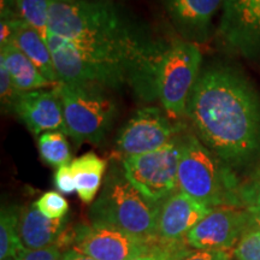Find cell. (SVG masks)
Masks as SVG:
<instances>
[{
	"label": "cell",
	"instance_id": "obj_28",
	"mask_svg": "<svg viewBox=\"0 0 260 260\" xmlns=\"http://www.w3.org/2000/svg\"><path fill=\"white\" fill-rule=\"evenodd\" d=\"M54 184L57 189L63 194H71L76 191L70 164L57 169L56 175H54Z\"/></svg>",
	"mask_w": 260,
	"mask_h": 260
},
{
	"label": "cell",
	"instance_id": "obj_13",
	"mask_svg": "<svg viewBox=\"0 0 260 260\" xmlns=\"http://www.w3.org/2000/svg\"><path fill=\"white\" fill-rule=\"evenodd\" d=\"M224 0H162L172 25L183 40L198 44L209 40L212 21Z\"/></svg>",
	"mask_w": 260,
	"mask_h": 260
},
{
	"label": "cell",
	"instance_id": "obj_30",
	"mask_svg": "<svg viewBox=\"0 0 260 260\" xmlns=\"http://www.w3.org/2000/svg\"><path fill=\"white\" fill-rule=\"evenodd\" d=\"M0 15L2 19L18 18L16 0H0Z\"/></svg>",
	"mask_w": 260,
	"mask_h": 260
},
{
	"label": "cell",
	"instance_id": "obj_21",
	"mask_svg": "<svg viewBox=\"0 0 260 260\" xmlns=\"http://www.w3.org/2000/svg\"><path fill=\"white\" fill-rule=\"evenodd\" d=\"M51 0H16L19 18L37 29L45 40L48 37Z\"/></svg>",
	"mask_w": 260,
	"mask_h": 260
},
{
	"label": "cell",
	"instance_id": "obj_19",
	"mask_svg": "<svg viewBox=\"0 0 260 260\" xmlns=\"http://www.w3.org/2000/svg\"><path fill=\"white\" fill-rule=\"evenodd\" d=\"M22 207L8 205L2 207L0 213V259L16 256L24 248L18 235V223Z\"/></svg>",
	"mask_w": 260,
	"mask_h": 260
},
{
	"label": "cell",
	"instance_id": "obj_7",
	"mask_svg": "<svg viewBox=\"0 0 260 260\" xmlns=\"http://www.w3.org/2000/svg\"><path fill=\"white\" fill-rule=\"evenodd\" d=\"M181 136L148 153L122 158L125 176L136 189L155 203H162L178 190Z\"/></svg>",
	"mask_w": 260,
	"mask_h": 260
},
{
	"label": "cell",
	"instance_id": "obj_31",
	"mask_svg": "<svg viewBox=\"0 0 260 260\" xmlns=\"http://www.w3.org/2000/svg\"><path fill=\"white\" fill-rule=\"evenodd\" d=\"M248 230L260 232V206H251L246 209Z\"/></svg>",
	"mask_w": 260,
	"mask_h": 260
},
{
	"label": "cell",
	"instance_id": "obj_17",
	"mask_svg": "<svg viewBox=\"0 0 260 260\" xmlns=\"http://www.w3.org/2000/svg\"><path fill=\"white\" fill-rule=\"evenodd\" d=\"M0 63L5 65L12 82L21 93L45 89L52 84L23 52L11 42L0 47Z\"/></svg>",
	"mask_w": 260,
	"mask_h": 260
},
{
	"label": "cell",
	"instance_id": "obj_27",
	"mask_svg": "<svg viewBox=\"0 0 260 260\" xmlns=\"http://www.w3.org/2000/svg\"><path fill=\"white\" fill-rule=\"evenodd\" d=\"M64 249L58 245H53L41 249L22 248L15 258L17 260H60Z\"/></svg>",
	"mask_w": 260,
	"mask_h": 260
},
{
	"label": "cell",
	"instance_id": "obj_25",
	"mask_svg": "<svg viewBox=\"0 0 260 260\" xmlns=\"http://www.w3.org/2000/svg\"><path fill=\"white\" fill-rule=\"evenodd\" d=\"M233 255L236 260H260V232L247 230L234 248Z\"/></svg>",
	"mask_w": 260,
	"mask_h": 260
},
{
	"label": "cell",
	"instance_id": "obj_20",
	"mask_svg": "<svg viewBox=\"0 0 260 260\" xmlns=\"http://www.w3.org/2000/svg\"><path fill=\"white\" fill-rule=\"evenodd\" d=\"M38 148L42 160L51 167L60 168L73 161L67 134L63 132L42 133L38 139Z\"/></svg>",
	"mask_w": 260,
	"mask_h": 260
},
{
	"label": "cell",
	"instance_id": "obj_15",
	"mask_svg": "<svg viewBox=\"0 0 260 260\" xmlns=\"http://www.w3.org/2000/svg\"><path fill=\"white\" fill-rule=\"evenodd\" d=\"M67 230V219H51L44 216L34 204L23 206L18 223V235L27 249H41L58 245Z\"/></svg>",
	"mask_w": 260,
	"mask_h": 260
},
{
	"label": "cell",
	"instance_id": "obj_33",
	"mask_svg": "<svg viewBox=\"0 0 260 260\" xmlns=\"http://www.w3.org/2000/svg\"><path fill=\"white\" fill-rule=\"evenodd\" d=\"M2 260H17L15 258V256H10V258H5V259H2Z\"/></svg>",
	"mask_w": 260,
	"mask_h": 260
},
{
	"label": "cell",
	"instance_id": "obj_24",
	"mask_svg": "<svg viewBox=\"0 0 260 260\" xmlns=\"http://www.w3.org/2000/svg\"><path fill=\"white\" fill-rule=\"evenodd\" d=\"M240 203L243 209L260 206V158L246 181L240 186Z\"/></svg>",
	"mask_w": 260,
	"mask_h": 260
},
{
	"label": "cell",
	"instance_id": "obj_8",
	"mask_svg": "<svg viewBox=\"0 0 260 260\" xmlns=\"http://www.w3.org/2000/svg\"><path fill=\"white\" fill-rule=\"evenodd\" d=\"M181 130V125L174 124L167 112L158 107H144L122 128L116 140V151L121 159L153 152L177 138Z\"/></svg>",
	"mask_w": 260,
	"mask_h": 260
},
{
	"label": "cell",
	"instance_id": "obj_11",
	"mask_svg": "<svg viewBox=\"0 0 260 260\" xmlns=\"http://www.w3.org/2000/svg\"><path fill=\"white\" fill-rule=\"evenodd\" d=\"M218 34L230 50L248 58L260 54V0H224Z\"/></svg>",
	"mask_w": 260,
	"mask_h": 260
},
{
	"label": "cell",
	"instance_id": "obj_12",
	"mask_svg": "<svg viewBox=\"0 0 260 260\" xmlns=\"http://www.w3.org/2000/svg\"><path fill=\"white\" fill-rule=\"evenodd\" d=\"M212 210L213 207L178 189L161 203L158 239L167 242L186 241L188 233Z\"/></svg>",
	"mask_w": 260,
	"mask_h": 260
},
{
	"label": "cell",
	"instance_id": "obj_10",
	"mask_svg": "<svg viewBox=\"0 0 260 260\" xmlns=\"http://www.w3.org/2000/svg\"><path fill=\"white\" fill-rule=\"evenodd\" d=\"M247 230L248 223L246 209L213 207L188 233L186 241L193 249L233 252Z\"/></svg>",
	"mask_w": 260,
	"mask_h": 260
},
{
	"label": "cell",
	"instance_id": "obj_26",
	"mask_svg": "<svg viewBox=\"0 0 260 260\" xmlns=\"http://www.w3.org/2000/svg\"><path fill=\"white\" fill-rule=\"evenodd\" d=\"M21 94L22 93L16 88L12 82L11 76H10L5 65L0 63V102H2L3 112H14L15 105Z\"/></svg>",
	"mask_w": 260,
	"mask_h": 260
},
{
	"label": "cell",
	"instance_id": "obj_6",
	"mask_svg": "<svg viewBox=\"0 0 260 260\" xmlns=\"http://www.w3.org/2000/svg\"><path fill=\"white\" fill-rule=\"evenodd\" d=\"M203 54L197 44L174 40L164 52L157 74V98L172 119L186 116L187 105L201 74Z\"/></svg>",
	"mask_w": 260,
	"mask_h": 260
},
{
	"label": "cell",
	"instance_id": "obj_22",
	"mask_svg": "<svg viewBox=\"0 0 260 260\" xmlns=\"http://www.w3.org/2000/svg\"><path fill=\"white\" fill-rule=\"evenodd\" d=\"M191 252L193 248H190L187 241L167 242L159 240L152 245L147 253L134 260H184Z\"/></svg>",
	"mask_w": 260,
	"mask_h": 260
},
{
	"label": "cell",
	"instance_id": "obj_5",
	"mask_svg": "<svg viewBox=\"0 0 260 260\" xmlns=\"http://www.w3.org/2000/svg\"><path fill=\"white\" fill-rule=\"evenodd\" d=\"M56 89L63 104L65 134L76 144H100L117 116V106L107 90L71 83H59Z\"/></svg>",
	"mask_w": 260,
	"mask_h": 260
},
{
	"label": "cell",
	"instance_id": "obj_29",
	"mask_svg": "<svg viewBox=\"0 0 260 260\" xmlns=\"http://www.w3.org/2000/svg\"><path fill=\"white\" fill-rule=\"evenodd\" d=\"M233 256V252L193 249V252L184 260H232Z\"/></svg>",
	"mask_w": 260,
	"mask_h": 260
},
{
	"label": "cell",
	"instance_id": "obj_9",
	"mask_svg": "<svg viewBox=\"0 0 260 260\" xmlns=\"http://www.w3.org/2000/svg\"><path fill=\"white\" fill-rule=\"evenodd\" d=\"M153 243L100 224H80L74 228L73 247L95 260H134L147 253Z\"/></svg>",
	"mask_w": 260,
	"mask_h": 260
},
{
	"label": "cell",
	"instance_id": "obj_4",
	"mask_svg": "<svg viewBox=\"0 0 260 260\" xmlns=\"http://www.w3.org/2000/svg\"><path fill=\"white\" fill-rule=\"evenodd\" d=\"M178 189L210 207H243L241 182L233 168L205 146L195 134L181 136Z\"/></svg>",
	"mask_w": 260,
	"mask_h": 260
},
{
	"label": "cell",
	"instance_id": "obj_1",
	"mask_svg": "<svg viewBox=\"0 0 260 260\" xmlns=\"http://www.w3.org/2000/svg\"><path fill=\"white\" fill-rule=\"evenodd\" d=\"M47 44L60 83L129 87L142 100L157 98L159 64L169 45L110 0H51Z\"/></svg>",
	"mask_w": 260,
	"mask_h": 260
},
{
	"label": "cell",
	"instance_id": "obj_32",
	"mask_svg": "<svg viewBox=\"0 0 260 260\" xmlns=\"http://www.w3.org/2000/svg\"><path fill=\"white\" fill-rule=\"evenodd\" d=\"M60 260H95L90 258L89 255L84 254L81 251H79L75 247H69L63 252V255H61Z\"/></svg>",
	"mask_w": 260,
	"mask_h": 260
},
{
	"label": "cell",
	"instance_id": "obj_2",
	"mask_svg": "<svg viewBox=\"0 0 260 260\" xmlns=\"http://www.w3.org/2000/svg\"><path fill=\"white\" fill-rule=\"evenodd\" d=\"M186 116L198 139L229 167H243L260 155V95L234 68L201 71Z\"/></svg>",
	"mask_w": 260,
	"mask_h": 260
},
{
	"label": "cell",
	"instance_id": "obj_23",
	"mask_svg": "<svg viewBox=\"0 0 260 260\" xmlns=\"http://www.w3.org/2000/svg\"><path fill=\"white\" fill-rule=\"evenodd\" d=\"M34 205L44 216L51 219L65 218L69 211L67 199L58 191H46L35 201Z\"/></svg>",
	"mask_w": 260,
	"mask_h": 260
},
{
	"label": "cell",
	"instance_id": "obj_3",
	"mask_svg": "<svg viewBox=\"0 0 260 260\" xmlns=\"http://www.w3.org/2000/svg\"><path fill=\"white\" fill-rule=\"evenodd\" d=\"M161 203L148 199L133 186L123 167L113 164L104 180L102 193L89 210L90 224L122 230L141 241L158 239V218Z\"/></svg>",
	"mask_w": 260,
	"mask_h": 260
},
{
	"label": "cell",
	"instance_id": "obj_16",
	"mask_svg": "<svg viewBox=\"0 0 260 260\" xmlns=\"http://www.w3.org/2000/svg\"><path fill=\"white\" fill-rule=\"evenodd\" d=\"M11 44L19 48L52 84H59L60 79L54 67L47 40L23 19L16 18Z\"/></svg>",
	"mask_w": 260,
	"mask_h": 260
},
{
	"label": "cell",
	"instance_id": "obj_18",
	"mask_svg": "<svg viewBox=\"0 0 260 260\" xmlns=\"http://www.w3.org/2000/svg\"><path fill=\"white\" fill-rule=\"evenodd\" d=\"M75 188L84 204H93L103 184L107 162L93 152L81 155L70 162Z\"/></svg>",
	"mask_w": 260,
	"mask_h": 260
},
{
	"label": "cell",
	"instance_id": "obj_14",
	"mask_svg": "<svg viewBox=\"0 0 260 260\" xmlns=\"http://www.w3.org/2000/svg\"><path fill=\"white\" fill-rule=\"evenodd\" d=\"M14 112L34 135L46 132L65 133L63 104L56 88L22 93Z\"/></svg>",
	"mask_w": 260,
	"mask_h": 260
}]
</instances>
